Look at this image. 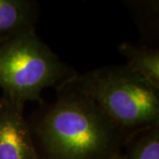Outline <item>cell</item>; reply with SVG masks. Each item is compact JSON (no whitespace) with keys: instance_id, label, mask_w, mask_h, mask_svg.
<instances>
[{"instance_id":"obj_1","label":"cell","mask_w":159,"mask_h":159,"mask_svg":"<svg viewBox=\"0 0 159 159\" xmlns=\"http://www.w3.org/2000/svg\"><path fill=\"white\" fill-rule=\"evenodd\" d=\"M29 121L40 159H118L132 135L122 131L90 98L67 86Z\"/></svg>"},{"instance_id":"obj_4","label":"cell","mask_w":159,"mask_h":159,"mask_svg":"<svg viewBox=\"0 0 159 159\" xmlns=\"http://www.w3.org/2000/svg\"><path fill=\"white\" fill-rule=\"evenodd\" d=\"M23 103L0 98V159H40Z\"/></svg>"},{"instance_id":"obj_2","label":"cell","mask_w":159,"mask_h":159,"mask_svg":"<svg viewBox=\"0 0 159 159\" xmlns=\"http://www.w3.org/2000/svg\"><path fill=\"white\" fill-rule=\"evenodd\" d=\"M60 85L90 98L128 135L159 124V89L126 65L76 73Z\"/></svg>"},{"instance_id":"obj_3","label":"cell","mask_w":159,"mask_h":159,"mask_svg":"<svg viewBox=\"0 0 159 159\" xmlns=\"http://www.w3.org/2000/svg\"><path fill=\"white\" fill-rule=\"evenodd\" d=\"M76 74L29 29L0 43V88L3 96L25 104L43 103L41 93Z\"/></svg>"},{"instance_id":"obj_7","label":"cell","mask_w":159,"mask_h":159,"mask_svg":"<svg viewBox=\"0 0 159 159\" xmlns=\"http://www.w3.org/2000/svg\"><path fill=\"white\" fill-rule=\"evenodd\" d=\"M121 159H159V124L132 135Z\"/></svg>"},{"instance_id":"obj_6","label":"cell","mask_w":159,"mask_h":159,"mask_svg":"<svg viewBox=\"0 0 159 159\" xmlns=\"http://www.w3.org/2000/svg\"><path fill=\"white\" fill-rule=\"evenodd\" d=\"M119 51L129 68L159 89L158 48L125 42L119 44Z\"/></svg>"},{"instance_id":"obj_8","label":"cell","mask_w":159,"mask_h":159,"mask_svg":"<svg viewBox=\"0 0 159 159\" xmlns=\"http://www.w3.org/2000/svg\"><path fill=\"white\" fill-rule=\"evenodd\" d=\"M118 159H121V157H120V158H118Z\"/></svg>"},{"instance_id":"obj_5","label":"cell","mask_w":159,"mask_h":159,"mask_svg":"<svg viewBox=\"0 0 159 159\" xmlns=\"http://www.w3.org/2000/svg\"><path fill=\"white\" fill-rule=\"evenodd\" d=\"M39 6L33 0H0V43L35 29Z\"/></svg>"}]
</instances>
